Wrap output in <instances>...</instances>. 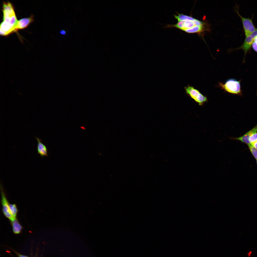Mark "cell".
Listing matches in <instances>:
<instances>
[{
  "label": "cell",
  "mask_w": 257,
  "mask_h": 257,
  "mask_svg": "<svg viewBox=\"0 0 257 257\" xmlns=\"http://www.w3.org/2000/svg\"><path fill=\"white\" fill-rule=\"evenodd\" d=\"M2 11L3 21L0 26V35L6 36L17 31L16 27L18 20L13 5L9 2H3Z\"/></svg>",
  "instance_id": "6da1fadb"
},
{
  "label": "cell",
  "mask_w": 257,
  "mask_h": 257,
  "mask_svg": "<svg viewBox=\"0 0 257 257\" xmlns=\"http://www.w3.org/2000/svg\"><path fill=\"white\" fill-rule=\"evenodd\" d=\"M240 81L234 79H230L226 81L224 83L219 82L220 87L224 91L230 93L242 96V91L241 89Z\"/></svg>",
  "instance_id": "7a4b0ae2"
},
{
  "label": "cell",
  "mask_w": 257,
  "mask_h": 257,
  "mask_svg": "<svg viewBox=\"0 0 257 257\" xmlns=\"http://www.w3.org/2000/svg\"><path fill=\"white\" fill-rule=\"evenodd\" d=\"M186 94L200 106L203 105L208 101L206 96L203 94L193 86L188 85L184 88Z\"/></svg>",
  "instance_id": "3957f363"
},
{
  "label": "cell",
  "mask_w": 257,
  "mask_h": 257,
  "mask_svg": "<svg viewBox=\"0 0 257 257\" xmlns=\"http://www.w3.org/2000/svg\"><path fill=\"white\" fill-rule=\"evenodd\" d=\"M0 189L2 211L4 216L8 219L10 221H11L15 219L13 217L10 212L9 206V203L1 183L0 184Z\"/></svg>",
  "instance_id": "277c9868"
},
{
  "label": "cell",
  "mask_w": 257,
  "mask_h": 257,
  "mask_svg": "<svg viewBox=\"0 0 257 257\" xmlns=\"http://www.w3.org/2000/svg\"><path fill=\"white\" fill-rule=\"evenodd\" d=\"M237 12L241 19L245 35L246 37H247L254 32L256 29L253 23L252 19L243 17L239 14L238 11Z\"/></svg>",
  "instance_id": "5b68a950"
},
{
  "label": "cell",
  "mask_w": 257,
  "mask_h": 257,
  "mask_svg": "<svg viewBox=\"0 0 257 257\" xmlns=\"http://www.w3.org/2000/svg\"><path fill=\"white\" fill-rule=\"evenodd\" d=\"M257 36V28L252 34L246 37L242 44L237 49H242L244 52V58L250 49L255 37Z\"/></svg>",
  "instance_id": "8992f818"
},
{
  "label": "cell",
  "mask_w": 257,
  "mask_h": 257,
  "mask_svg": "<svg viewBox=\"0 0 257 257\" xmlns=\"http://www.w3.org/2000/svg\"><path fill=\"white\" fill-rule=\"evenodd\" d=\"M37 141V153L39 154L41 158L48 157V152L46 146L43 143L42 140L40 138L35 137Z\"/></svg>",
  "instance_id": "52a82bcc"
},
{
  "label": "cell",
  "mask_w": 257,
  "mask_h": 257,
  "mask_svg": "<svg viewBox=\"0 0 257 257\" xmlns=\"http://www.w3.org/2000/svg\"><path fill=\"white\" fill-rule=\"evenodd\" d=\"M257 124L242 136L237 138H232L231 139L240 141L248 145L251 143L249 140V137L252 134L257 133Z\"/></svg>",
  "instance_id": "ba28073f"
},
{
  "label": "cell",
  "mask_w": 257,
  "mask_h": 257,
  "mask_svg": "<svg viewBox=\"0 0 257 257\" xmlns=\"http://www.w3.org/2000/svg\"><path fill=\"white\" fill-rule=\"evenodd\" d=\"M33 18V16L31 15L29 17L23 18L18 20L16 27V30L27 28L34 21Z\"/></svg>",
  "instance_id": "9c48e42d"
},
{
  "label": "cell",
  "mask_w": 257,
  "mask_h": 257,
  "mask_svg": "<svg viewBox=\"0 0 257 257\" xmlns=\"http://www.w3.org/2000/svg\"><path fill=\"white\" fill-rule=\"evenodd\" d=\"M10 222L14 233L18 234L21 233L23 227L17 218Z\"/></svg>",
  "instance_id": "30bf717a"
},
{
  "label": "cell",
  "mask_w": 257,
  "mask_h": 257,
  "mask_svg": "<svg viewBox=\"0 0 257 257\" xmlns=\"http://www.w3.org/2000/svg\"><path fill=\"white\" fill-rule=\"evenodd\" d=\"M204 29V25H195L191 28L185 30L184 31L190 33H200L203 31Z\"/></svg>",
  "instance_id": "8fae6325"
},
{
  "label": "cell",
  "mask_w": 257,
  "mask_h": 257,
  "mask_svg": "<svg viewBox=\"0 0 257 257\" xmlns=\"http://www.w3.org/2000/svg\"><path fill=\"white\" fill-rule=\"evenodd\" d=\"M174 17L178 21H186L188 20H193L195 19L191 16L178 13L177 15H174Z\"/></svg>",
  "instance_id": "7c38bea8"
},
{
  "label": "cell",
  "mask_w": 257,
  "mask_h": 257,
  "mask_svg": "<svg viewBox=\"0 0 257 257\" xmlns=\"http://www.w3.org/2000/svg\"><path fill=\"white\" fill-rule=\"evenodd\" d=\"M9 206L10 212L13 217L15 219L17 218L18 210L16 205L15 203H9Z\"/></svg>",
  "instance_id": "4fadbf2b"
},
{
  "label": "cell",
  "mask_w": 257,
  "mask_h": 257,
  "mask_svg": "<svg viewBox=\"0 0 257 257\" xmlns=\"http://www.w3.org/2000/svg\"><path fill=\"white\" fill-rule=\"evenodd\" d=\"M195 19L193 20L184 21L183 27L181 30L184 31L185 30L191 28L196 25L194 22Z\"/></svg>",
  "instance_id": "5bb4252c"
},
{
  "label": "cell",
  "mask_w": 257,
  "mask_h": 257,
  "mask_svg": "<svg viewBox=\"0 0 257 257\" xmlns=\"http://www.w3.org/2000/svg\"><path fill=\"white\" fill-rule=\"evenodd\" d=\"M248 145L251 153L254 157L257 160V149L251 143Z\"/></svg>",
  "instance_id": "9a60e30c"
},
{
  "label": "cell",
  "mask_w": 257,
  "mask_h": 257,
  "mask_svg": "<svg viewBox=\"0 0 257 257\" xmlns=\"http://www.w3.org/2000/svg\"><path fill=\"white\" fill-rule=\"evenodd\" d=\"M251 143L257 141V133H254L251 135L249 138Z\"/></svg>",
  "instance_id": "2e32d148"
},
{
  "label": "cell",
  "mask_w": 257,
  "mask_h": 257,
  "mask_svg": "<svg viewBox=\"0 0 257 257\" xmlns=\"http://www.w3.org/2000/svg\"><path fill=\"white\" fill-rule=\"evenodd\" d=\"M252 46L253 49L255 51L257 52V36L255 38Z\"/></svg>",
  "instance_id": "e0dca14e"
},
{
  "label": "cell",
  "mask_w": 257,
  "mask_h": 257,
  "mask_svg": "<svg viewBox=\"0 0 257 257\" xmlns=\"http://www.w3.org/2000/svg\"><path fill=\"white\" fill-rule=\"evenodd\" d=\"M60 33L62 35H65L66 34V32L64 30H61L60 31Z\"/></svg>",
  "instance_id": "ac0fdd59"
},
{
  "label": "cell",
  "mask_w": 257,
  "mask_h": 257,
  "mask_svg": "<svg viewBox=\"0 0 257 257\" xmlns=\"http://www.w3.org/2000/svg\"><path fill=\"white\" fill-rule=\"evenodd\" d=\"M15 252L17 254L18 257H29L27 256L21 254L16 252Z\"/></svg>",
  "instance_id": "d6986e66"
},
{
  "label": "cell",
  "mask_w": 257,
  "mask_h": 257,
  "mask_svg": "<svg viewBox=\"0 0 257 257\" xmlns=\"http://www.w3.org/2000/svg\"><path fill=\"white\" fill-rule=\"evenodd\" d=\"M251 144L257 149V141Z\"/></svg>",
  "instance_id": "ffe728a7"
},
{
  "label": "cell",
  "mask_w": 257,
  "mask_h": 257,
  "mask_svg": "<svg viewBox=\"0 0 257 257\" xmlns=\"http://www.w3.org/2000/svg\"><path fill=\"white\" fill-rule=\"evenodd\" d=\"M256 162H257V160H256Z\"/></svg>",
  "instance_id": "44dd1931"
}]
</instances>
